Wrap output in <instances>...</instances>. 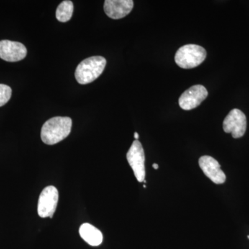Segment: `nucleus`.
<instances>
[{"instance_id": "12", "label": "nucleus", "mask_w": 249, "mask_h": 249, "mask_svg": "<svg viewBox=\"0 0 249 249\" xmlns=\"http://www.w3.org/2000/svg\"><path fill=\"white\" fill-rule=\"evenodd\" d=\"M73 12V2L70 0H65L59 4L55 13V16L60 22H66L71 19Z\"/></svg>"}, {"instance_id": "9", "label": "nucleus", "mask_w": 249, "mask_h": 249, "mask_svg": "<svg viewBox=\"0 0 249 249\" xmlns=\"http://www.w3.org/2000/svg\"><path fill=\"white\" fill-rule=\"evenodd\" d=\"M199 165L203 173L213 182L216 184H222L225 182V174L221 169L217 160L210 156H203L199 158Z\"/></svg>"}, {"instance_id": "1", "label": "nucleus", "mask_w": 249, "mask_h": 249, "mask_svg": "<svg viewBox=\"0 0 249 249\" xmlns=\"http://www.w3.org/2000/svg\"><path fill=\"white\" fill-rule=\"evenodd\" d=\"M72 127L70 117L56 116L46 121L41 130V139L47 145H54L66 139Z\"/></svg>"}, {"instance_id": "3", "label": "nucleus", "mask_w": 249, "mask_h": 249, "mask_svg": "<svg viewBox=\"0 0 249 249\" xmlns=\"http://www.w3.org/2000/svg\"><path fill=\"white\" fill-rule=\"evenodd\" d=\"M206 58V51L201 46L186 45L180 47L175 54L177 65L183 69H193L200 65Z\"/></svg>"}, {"instance_id": "11", "label": "nucleus", "mask_w": 249, "mask_h": 249, "mask_svg": "<svg viewBox=\"0 0 249 249\" xmlns=\"http://www.w3.org/2000/svg\"><path fill=\"white\" fill-rule=\"evenodd\" d=\"M80 237L89 245L97 247L102 243L103 234L99 230L91 224L85 223L80 227Z\"/></svg>"}, {"instance_id": "5", "label": "nucleus", "mask_w": 249, "mask_h": 249, "mask_svg": "<svg viewBox=\"0 0 249 249\" xmlns=\"http://www.w3.org/2000/svg\"><path fill=\"white\" fill-rule=\"evenodd\" d=\"M58 191L55 186L44 188L39 197L37 213L40 217H53L58 202Z\"/></svg>"}, {"instance_id": "6", "label": "nucleus", "mask_w": 249, "mask_h": 249, "mask_svg": "<svg viewBox=\"0 0 249 249\" xmlns=\"http://www.w3.org/2000/svg\"><path fill=\"white\" fill-rule=\"evenodd\" d=\"M223 129L231 133L235 139L243 137L247 130V117L242 111L233 109L229 112L223 122Z\"/></svg>"}, {"instance_id": "8", "label": "nucleus", "mask_w": 249, "mask_h": 249, "mask_svg": "<svg viewBox=\"0 0 249 249\" xmlns=\"http://www.w3.org/2000/svg\"><path fill=\"white\" fill-rule=\"evenodd\" d=\"M27 49L20 42L0 41V58L7 62H18L27 56Z\"/></svg>"}, {"instance_id": "7", "label": "nucleus", "mask_w": 249, "mask_h": 249, "mask_svg": "<svg viewBox=\"0 0 249 249\" xmlns=\"http://www.w3.org/2000/svg\"><path fill=\"white\" fill-rule=\"evenodd\" d=\"M208 91L201 85H194L187 89L180 96L178 104L184 110H191L197 107L207 98Z\"/></svg>"}, {"instance_id": "15", "label": "nucleus", "mask_w": 249, "mask_h": 249, "mask_svg": "<svg viewBox=\"0 0 249 249\" xmlns=\"http://www.w3.org/2000/svg\"><path fill=\"white\" fill-rule=\"evenodd\" d=\"M152 167H153L155 170H157L159 168V165L158 164H157V163H154V164L152 165Z\"/></svg>"}, {"instance_id": "16", "label": "nucleus", "mask_w": 249, "mask_h": 249, "mask_svg": "<svg viewBox=\"0 0 249 249\" xmlns=\"http://www.w3.org/2000/svg\"><path fill=\"white\" fill-rule=\"evenodd\" d=\"M248 238L249 239V235H248Z\"/></svg>"}, {"instance_id": "2", "label": "nucleus", "mask_w": 249, "mask_h": 249, "mask_svg": "<svg viewBox=\"0 0 249 249\" xmlns=\"http://www.w3.org/2000/svg\"><path fill=\"white\" fill-rule=\"evenodd\" d=\"M106 58L102 56H93L83 60L77 67L75 77L81 85L92 83L102 74L106 66Z\"/></svg>"}, {"instance_id": "4", "label": "nucleus", "mask_w": 249, "mask_h": 249, "mask_svg": "<svg viewBox=\"0 0 249 249\" xmlns=\"http://www.w3.org/2000/svg\"><path fill=\"white\" fill-rule=\"evenodd\" d=\"M127 160L139 182L145 181V153L142 144L134 141L127 153Z\"/></svg>"}, {"instance_id": "10", "label": "nucleus", "mask_w": 249, "mask_h": 249, "mask_svg": "<svg viewBox=\"0 0 249 249\" xmlns=\"http://www.w3.org/2000/svg\"><path fill=\"white\" fill-rule=\"evenodd\" d=\"M132 0H106L104 3V11L108 17L114 19L125 17L133 9Z\"/></svg>"}, {"instance_id": "13", "label": "nucleus", "mask_w": 249, "mask_h": 249, "mask_svg": "<svg viewBox=\"0 0 249 249\" xmlns=\"http://www.w3.org/2000/svg\"><path fill=\"white\" fill-rule=\"evenodd\" d=\"M12 94V89L8 85L0 84V107L9 102Z\"/></svg>"}, {"instance_id": "14", "label": "nucleus", "mask_w": 249, "mask_h": 249, "mask_svg": "<svg viewBox=\"0 0 249 249\" xmlns=\"http://www.w3.org/2000/svg\"><path fill=\"white\" fill-rule=\"evenodd\" d=\"M134 138H135L136 140H138L139 138V135L137 132H135V133H134Z\"/></svg>"}]
</instances>
